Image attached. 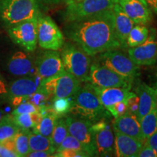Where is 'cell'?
Masks as SVG:
<instances>
[{
	"instance_id": "obj_1",
	"label": "cell",
	"mask_w": 157,
	"mask_h": 157,
	"mask_svg": "<svg viewBox=\"0 0 157 157\" xmlns=\"http://www.w3.org/2000/svg\"><path fill=\"white\" fill-rule=\"evenodd\" d=\"M65 34L88 56L122 48L115 30L113 8L66 22Z\"/></svg>"
},
{
	"instance_id": "obj_2",
	"label": "cell",
	"mask_w": 157,
	"mask_h": 157,
	"mask_svg": "<svg viewBox=\"0 0 157 157\" xmlns=\"http://www.w3.org/2000/svg\"><path fill=\"white\" fill-rule=\"evenodd\" d=\"M84 83L71 97L69 113L93 123L107 119L111 114L101 103L93 85L88 82Z\"/></svg>"
},
{
	"instance_id": "obj_3",
	"label": "cell",
	"mask_w": 157,
	"mask_h": 157,
	"mask_svg": "<svg viewBox=\"0 0 157 157\" xmlns=\"http://www.w3.org/2000/svg\"><path fill=\"white\" fill-rule=\"evenodd\" d=\"M37 0H0V20L7 28L41 14Z\"/></svg>"
},
{
	"instance_id": "obj_4",
	"label": "cell",
	"mask_w": 157,
	"mask_h": 157,
	"mask_svg": "<svg viewBox=\"0 0 157 157\" xmlns=\"http://www.w3.org/2000/svg\"><path fill=\"white\" fill-rule=\"evenodd\" d=\"M60 50H62L60 54L65 70L81 82L89 81L90 66L92 63L90 56L76 44L64 43Z\"/></svg>"
},
{
	"instance_id": "obj_5",
	"label": "cell",
	"mask_w": 157,
	"mask_h": 157,
	"mask_svg": "<svg viewBox=\"0 0 157 157\" xmlns=\"http://www.w3.org/2000/svg\"><path fill=\"white\" fill-rule=\"evenodd\" d=\"M82 83L75 76L65 71L58 75L42 80L38 90L52 98H71L76 93Z\"/></svg>"
},
{
	"instance_id": "obj_6",
	"label": "cell",
	"mask_w": 157,
	"mask_h": 157,
	"mask_svg": "<svg viewBox=\"0 0 157 157\" xmlns=\"http://www.w3.org/2000/svg\"><path fill=\"white\" fill-rule=\"evenodd\" d=\"M94 62L103 65L121 76L132 79L138 74L139 66L135 64L127 55L118 49L96 55Z\"/></svg>"
},
{
	"instance_id": "obj_7",
	"label": "cell",
	"mask_w": 157,
	"mask_h": 157,
	"mask_svg": "<svg viewBox=\"0 0 157 157\" xmlns=\"http://www.w3.org/2000/svg\"><path fill=\"white\" fill-rule=\"evenodd\" d=\"M37 39L40 48L48 50H60L65 43L63 34L55 21L48 15H39Z\"/></svg>"
},
{
	"instance_id": "obj_8",
	"label": "cell",
	"mask_w": 157,
	"mask_h": 157,
	"mask_svg": "<svg viewBox=\"0 0 157 157\" xmlns=\"http://www.w3.org/2000/svg\"><path fill=\"white\" fill-rule=\"evenodd\" d=\"M37 21L38 17L25 20L7 28L11 40L27 52H34L38 44Z\"/></svg>"
},
{
	"instance_id": "obj_9",
	"label": "cell",
	"mask_w": 157,
	"mask_h": 157,
	"mask_svg": "<svg viewBox=\"0 0 157 157\" xmlns=\"http://www.w3.org/2000/svg\"><path fill=\"white\" fill-rule=\"evenodd\" d=\"M134 79L123 76L103 65L91 63L88 82L101 87H125L130 90Z\"/></svg>"
},
{
	"instance_id": "obj_10",
	"label": "cell",
	"mask_w": 157,
	"mask_h": 157,
	"mask_svg": "<svg viewBox=\"0 0 157 157\" xmlns=\"http://www.w3.org/2000/svg\"><path fill=\"white\" fill-rule=\"evenodd\" d=\"M118 0H81L66 5L63 13L65 21L83 18L113 8Z\"/></svg>"
},
{
	"instance_id": "obj_11",
	"label": "cell",
	"mask_w": 157,
	"mask_h": 157,
	"mask_svg": "<svg viewBox=\"0 0 157 157\" xmlns=\"http://www.w3.org/2000/svg\"><path fill=\"white\" fill-rule=\"evenodd\" d=\"M66 121L68 134L77 139L83 145L84 150L90 156H98L91 130V126L93 123L73 115L66 117Z\"/></svg>"
},
{
	"instance_id": "obj_12",
	"label": "cell",
	"mask_w": 157,
	"mask_h": 157,
	"mask_svg": "<svg viewBox=\"0 0 157 157\" xmlns=\"http://www.w3.org/2000/svg\"><path fill=\"white\" fill-rule=\"evenodd\" d=\"M97 156H109L115 151V135L106 119L96 121L91 126Z\"/></svg>"
},
{
	"instance_id": "obj_13",
	"label": "cell",
	"mask_w": 157,
	"mask_h": 157,
	"mask_svg": "<svg viewBox=\"0 0 157 157\" xmlns=\"http://www.w3.org/2000/svg\"><path fill=\"white\" fill-rule=\"evenodd\" d=\"M128 56L135 64L140 66H153L157 60V40L156 31L152 29L148 37L143 44L129 48Z\"/></svg>"
},
{
	"instance_id": "obj_14",
	"label": "cell",
	"mask_w": 157,
	"mask_h": 157,
	"mask_svg": "<svg viewBox=\"0 0 157 157\" xmlns=\"http://www.w3.org/2000/svg\"><path fill=\"white\" fill-rule=\"evenodd\" d=\"M35 71L36 75L41 80H44L66 70L60 54L57 50H47L35 61Z\"/></svg>"
},
{
	"instance_id": "obj_15",
	"label": "cell",
	"mask_w": 157,
	"mask_h": 157,
	"mask_svg": "<svg viewBox=\"0 0 157 157\" xmlns=\"http://www.w3.org/2000/svg\"><path fill=\"white\" fill-rule=\"evenodd\" d=\"M6 68L9 74L16 77L33 76V72L35 70V62L26 52L15 51L7 58Z\"/></svg>"
},
{
	"instance_id": "obj_16",
	"label": "cell",
	"mask_w": 157,
	"mask_h": 157,
	"mask_svg": "<svg viewBox=\"0 0 157 157\" xmlns=\"http://www.w3.org/2000/svg\"><path fill=\"white\" fill-rule=\"evenodd\" d=\"M118 4L135 24L146 25L151 21V9L144 0H118Z\"/></svg>"
},
{
	"instance_id": "obj_17",
	"label": "cell",
	"mask_w": 157,
	"mask_h": 157,
	"mask_svg": "<svg viewBox=\"0 0 157 157\" xmlns=\"http://www.w3.org/2000/svg\"><path fill=\"white\" fill-rule=\"evenodd\" d=\"M113 129L114 132L135 137L143 143L146 142L142 135L140 121L137 116L128 111L115 118L113 122Z\"/></svg>"
},
{
	"instance_id": "obj_18",
	"label": "cell",
	"mask_w": 157,
	"mask_h": 157,
	"mask_svg": "<svg viewBox=\"0 0 157 157\" xmlns=\"http://www.w3.org/2000/svg\"><path fill=\"white\" fill-rule=\"evenodd\" d=\"M135 92L139 98L137 117L140 121L145 115L150 112L153 108L156 106L157 89L144 82H140L137 84Z\"/></svg>"
},
{
	"instance_id": "obj_19",
	"label": "cell",
	"mask_w": 157,
	"mask_h": 157,
	"mask_svg": "<svg viewBox=\"0 0 157 157\" xmlns=\"http://www.w3.org/2000/svg\"><path fill=\"white\" fill-rule=\"evenodd\" d=\"M40 82L33 76L19 77L8 84L7 98L9 101L14 98H25L38 91Z\"/></svg>"
},
{
	"instance_id": "obj_20",
	"label": "cell",
	"mask_w": 157,
	"mask_h": 157,
	"mask_svg": "<svg viewBox=\"0 0 157 157\" xmlns=\"http://www.w3.org/2000/svg\"><path fill=\"white\" fill-rule=\"evenodd\" d=\"M116 156L119 157H137L143 143L137 139L122 133L114 132Z\"/></svg>"
},
{
	"instance_id": "obj_21",
	"label": "cell",
	"mask_w": 157,
	"mask_h": 157,
	"mask_svg": "<svg viewBox=\"0 0 157 157\" xmlns=\"http://www.w3.org/2000/svg\"><path fill=\"white\" fill-rule=\"evenodd\" d=\"M113 11L114 13L115 30L117 38L121 43V48H126L127 39L128 34L132 27L135 25L134 21L127 15L123 10L121 8L120 5L115 4L113 7Z\"/></svg>"
},
{
	"instance_id": "obj_22",
	"label": "cell",
	"mask_w": 157,
	"mask_h": 157,
	"mask_svg": "<svg viewBox=\"0 0 157 157\" xmlns=\"http://www.w3.org/2000/svg\"><path fill=\"white\" fill-rule=\"evenodd\" d=\"M92 85L101 103L106 109L118 102L125 101L130 92L129 89L125 87H101Z\"/></svg>"
},
{
	"instance_id": "obj_23",
	"label": "cell",
	"mask_w": 157,
	"mask_h": 157,
	"mask_svg": "<svg viewBox=\"0 0 157 157\" xmlns=\"http://www.w3.org/2000/svg\"><path fill=\"white\" fill-rule=\"evenodd\" d=\"M59 117L50 109L46 114L41 117L40 120L32 128V132L50 137Z\"/></svg>"
},
{
	"instance_id": "obj_24",
	"label": "cell",
	"mask_w": 157,
	"mask_h": 157,
	"mask_svg": "<svg viewBox=\"0 0 157 157\" xmlns=\"http://www.w3.org/2000/svg\"><path fill=\"white\" fill-rule=\"evenodd\" d=\"M29 144L30 151H50L53 154L56 152V149L52 145L51 138L49 137L39 134L30 131L29 135Z\"/></svg>"
},
{
	"instance_id": "obj_25",
	"label": "cell",
	"mask_w": 157,
	"mask_h": 157,
	"mask_svg": "<svg viewBox=\"0 0 157 157\" xmlns=\"http://www.w3.org/2000/svg\"><path fill=\"white\" fill-rule=\"evenodd\" d=\"M140 129L145 140L157 130V107L151 110L140 121Z\"/></svg>"
},
{
	"instance_id": "obj_26",
	"label": "cell",
	"mask_w": 157,
	"mask_h": 157,
	"mask_svg": "<svg viewBox=\"0 0 157 157\" xmlns=\"http://www.w3.org/2000/svg\"><path fill=\"white\" fill-rule=\"evenodd\" d=\"M149 35V30L146 25L135 24L129 31L127 39V46L134 48L143 44Z\"/></svg>"
},
{
	"instance_id": "obj_27",
	"label": "cell",
	"mask_w": 157,
	"mask_h": 157,
	"mask_svg": "<svg viewBox=\"0 0 157 157\" xmlns=\"http://www.w3.org/2000/svg\"><path fill=\"white\" fill-rule=\"evenodd\" d=\"M20 128L13 119L12 114H6L0 120V143L13 138Z\"/></svg>"
},
{
	"instance_id": "obj_28",
	"label": "cell",
	"mask_w": 157,
	"mask_h": 157,
	"mask_svg": "<svg viewBox=\"0 0 157 157\" xmlns=\"http://www.w3.org/2000/svg\"><path fill=\"white\" fill-rule=\"evenodd\" d=\"M29 132L30 129H20L13 137L15 151L18 155V157L27 156L30 151L29 144Z\"/></svg>"
},
{
	"instance_id": "obj_29",
	"label": "cell",
	"mask_w": 157,
	"mask_h": 157,
	"mask_svg": "<svg viewBox=\"0 0 157 157\" xmlns=\"http://www.w3.org/2000/svg\"><path fill=\"white\" fill-rule=\"evenodd\" d=\"M68 135V131L66 117H59L56 121V126L54 127L52 135L50 137L52 145L56 150H57V148L61 144V143L67 137Z\"/></svg>"
},
{
	"instance_id": "obj_30",
	"label": "cell",
	"mask_w": 157,
	"mask_h": 157,
	"mask_svg": "<svg viewBox=\"0 0 157 157\" xmlns=\"http://www.w3.org/2000/svg\"><path fill=\"white\" fill-rule=\"evenodd\" d=\"M14 122L20 129H32L39 121L42 116L40 113H21V114L12 115Z\"/></svg>"
},
{
	"instance_id": "obj_31",
	"label": "cell",
	"mask_w": 157,
	"mask_h": 157,
	"mask_svg": "<svg viewBox=\"0 0 157 157\" xmlns=\"http://www.w3.org/2000/svg\"><path fill=\"white\" fill-rule=\"evenodd\" d=\"M71 107V97L53 98L51 105L52 111L59 117H64L65 115L69 113Z\"/></svg>"
},
{
	"instance_id": "obj_32",
	"label": "cell",
	"mask_w": 157,
	"mask_h": 157,
	"mask_svg": "<svg viewBox=\"0 0 157 157\" xmlns=\"http://www.w3.org/2000/svg\"><path fill=\"white\" fill-rule=\"evenodd\" d=\"M63 149H72V150H78L85 151L83 145L75 137L68 134L67 137L64 139L61 144L59 146L56 151L63 150ZM86 152V151H85ZM87 153V152H86Z\"/></svg>"
},
{
	"instance_id": "obj_33",
	"label": "cell",
	"mask_w": 157,
	"mask_h": 157,
	"mask_svg": "<svg viewBox=\"0 0 157 157\" xmlns=\"http://www.w3.org/2000/svg\"><path fill=\"white\" fill-rule=\"evenodd\" d=\"M49 98H50V96L48 94L38 90L36 93L25 98V101L30 102V103L34 104L39 108H42L48 106L46 105V103L48 101Z\"/></svg>"
},
{
	"instance_id": "obj_34",
	"label": "cell",
	"mask_w": 157,
	"mask_h": 157,
	"mask_svg": "<svg viewBox=\"0 0 157 157\" xmlns=\"http://www.w3.org/2000/svg\"><path fill=\"white\" fill-rule=\"evenodd\" d=\"M41 108L36 106L30 102H24L15 107L14 111L12 112V115L21 114V113H39Z\"/></svg>"
},
{
	"instance_id": "obj_35",
	"label": "cell",
	"mask_w": 157,
	"mask_h": 157,
	"mask_svg": "<svg viewBox=\"0 0 157 157\" xmlns=\"http://www.w3.org/2000/svg\"><path fill=\"white\" fill-rule=\"evenodd\" d=\"M0 157H18L15 151L13 137L2 143Z\"/></svg>"
},
{
	"instance_id": "obj_36",
	"label": "cell",
	"mask_w": 157,
	"mask_h": 157,
	"mask_svg": "<svg viewBox=\"0 0 157 157\" xmlns=\"http://www.w3.org/2000/svg\"><path fill=\"white\" fill-rule=\"evenodd\" d=\"M109 112L114 118L123 115L127 111V104L126 101L118 102L107 109Z\"/></svg>"
},
{
	"instance_id": "obj_37",
	"label": "cell",
	"mask_w": 157,
	"mask_h": 157,
	"mask_svg": "<svg viewBox=\"0 0 157 157\" xmlns=\"http://www.w3.org/2000/svg\"><path fill=\"white\" fill-rule=\"evenodd\" d=\"M53 156L56 157H87L89 154L85 151L72 149H63V150L56 151L53 154Z\"/></svg>"
},
{
	"instance_id": "obj_38",
	"label": "cell",
	"mask_w": 157,
	"mask_h": 157,
	"mask_svg": "<svg viewBox=\"0 0 157 157\" xmlns=\"http://www.w3.org/2000/svg\"><path fill=\"white\" fill-rule=\"evenodd\" d=\"M125 101L127 104V111L137 116L139 105V98L137 94L132 92H129L128 97Z\"/></svg>"
},
{
	"instance_id": "obj_39",
	"label": "cell",
	"mask_w": 157,
	"mask_h": 157,
	"mask_svg": "<svg viewBox=\"0 0 157 157\" xmlns=\"http://www.w3.org/2000/svg\"><path fill=\"white\" fill-rule=\"evenodd\" d=\"M137 157H157V154L154 149L145 142L137 154Z\"/></svg>"
},
{
	"instance_id": "obj_40",
	"label": "cell",
	"mask_w": 157,
	"mask_h": 157,
	"mask_svg": "<svg viewBox=\"0 0 157 157\" xmlns=\"http://www.w3.org/2000/svg\"><path fill=\"white\" fill-rule=\"evenodd\" d=\"M8 94V84L0 72V99H7Z\"/></svg>"
},
{
	"instance_id": "obj_41",
	"label": "cell",
	"mask_w": 157,
	"mask_h": 157,
	"mask_svg": "<svg viewBox=\"0 0 157 157\" xmlns=\"http://www.w3.org/2000/svg\"><path fill=\"white\" fill-rule=\"evenodd\" d=\"M146 143L154 149L157 154V130L147 139Z\"/></svg>"
},
{
	"instance_id": "obj_42",
	"label": "cell",
	"mask_w": 157,
	"mask_h": 157,
	"mask_svg": "<svg viewBox=\"0 0 157 157\" xmlns=\"http://www.w3.org/2000/svg\"><path fill=\"white\" fill-rule=\"evenodd\" d=\"M41 7H54L63 3L64 0H37Z\"/></svg>"
},
{
	"instance_id": "obj_43",
	"label": "cell",
	"mask_w": 157,
	"mask_h": 157,
	"mask_svg": "<svg viewBox=\"0 0 157 157\" xmlns=\"http://www.w3.org/2000/svg\"><path fill=\"white\" fill-rule=\"evenodd\" d=\"M29 157H49L52 156V154L45 151H31L27 155Z\"/></svg>"
},
{
	"instance_id": "obj_44",
	"label": "cell",
	"mask_w": 157,
	"mask_h": 157,
	"mask_svg": "<svg viewBox=\"0 0 157 157\" xmlns=\"http://www.w3.org/2000/svg\"><path fill=\"white\" fill-rule=\"evenodd\" d=\"M144 1L148 4L151 9L157 13V0H144Z\"/></svg>"
},
{
	"instance_id": "obj_45",
	"label": "cell",
	"mask_w": 157,
	"mask_h": 157,
	"mask_svg": "<svg viewBox=\"0 0 157 157\" xmlns=\"http://www.w3.org/2000/svg\"><path fill=\"white\" fill-rule=\"evenodd\" d=\"M79 1H81V0H64L63 3L66 5H70V4L78 2H79Z\"/></svg>"
},
{
	"instance_id": "obj_46",
	"label": "cell",
	"mask_w": 157,
	"mask_h": 157,
	"mask_svg": "<svg viewBox=\"0 0 157 157\" xmlns=\"http://www.w3.org/2000/svg\"><path fill=\"white\" fill-rule=\"evenodd\" d=\"M4 115H5L4 114V111L1 109H0V120H1L2 118L4 117Z\"/></svg>"
},
{
	"instance_id": "obj_47",
	"label": "cell",
	"mask_w": 157,
	"mask_h": 157,
	"mask_svg": "<svg viewBox=\"0 0 157 157\" xmlns=\"http://www.w3.org/2000/svg\"><path fill=\"white\" fill-rule=\"evenodd\" d=\"M1 148H2V143H0V151H1Z\"/></svg>"
},
{
	"instance_id": "obj_48",
	"label": "cell",
	"mask_w": 157,
	"mask_h": 157,
	"mask_svg": "<svg viewBox=\"0 0 157 157\" xmlns=\"http://www.w3.org/2000/svg\"><path fill=\"white\" fill-rule=\"evenodd\" d=\"M156 107H157V103H156Z\"/></svg>"
}]
</instances>
